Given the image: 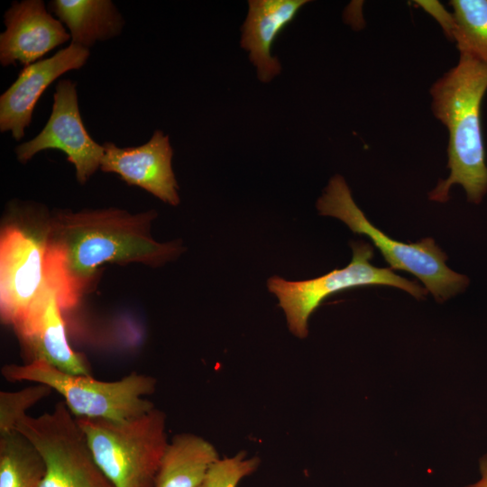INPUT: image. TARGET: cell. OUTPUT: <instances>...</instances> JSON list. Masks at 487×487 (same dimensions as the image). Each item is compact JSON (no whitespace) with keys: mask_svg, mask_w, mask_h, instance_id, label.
<instances>
[{"mask_svg":"<svg viewBox=\"0 0 487 487\" xmlns=\"http://www.w3.org/2000/svg\"><path fill=\"white\" fill-rule=\"evenodd\" d=\"M219 459L216 447L205 438L178 434L165 449L153 487H198Z\"/></svg>","mask_w":487,"mask_h":487,"instance_id":"9a60e30c","label":"cell"},{"mask_svg":"<svg viewBox=\"0 0 487 487\" xmlns=\"http://www.w3.org/2000/svg\"><path fill=\"white\" fill-rule=\"evenodd\" d=\"M4 23L5 30L0 34L2 66L31 65L71 39L41 0L14 2L5 13Z\"/></svg>","mask_w":487,"mask_h":487,"instance_id":"4fadbf2b","label":"cell"},{"mask_svg":"<svg viewBox=\"0 0 487 487\" xmlns=\"http://www.w3.org/2000/svg\"><path fill=\"white\" fill-rule=\"evenodd\" d=\"M156 215L110 207L61 211L49 217L46 273L55 283L62 309L79 302L106 263L158 267L179 255V243L152 238Z\"/></svg>","mask_w":487,"mask_h":487,"instance_id":"6da1fadb","label":"cell"},{"mask_svg":"<svg viewBox=\"0 0 487 487\" xmlns=\"http://www.w3.org/2000/svg\"><path fill=\"white\" fill-rule=\"evenodd\" d=\"M351 247L352 261L343 269L306 280L289 281L277 276L269 279L268 289L278 298L289 331L299 338L308 336L311 314L326 298L339 291L383 285L403 289L418 299L427 295V289L398 275L392 269L372 265L373 247L370 244L358 241L351 243Z\"/></svg>","mask_w":487,"mask_h":487,"instance_id":"8992f818","label":"cell"},{"mask_svg":"<svg viewBox=\"0 0 487 487\" xmlns=\"http://www.w3.org/2000/svg\"><path fill=\"white\" fill-rule=\"evenodd\" d=\"M60 150L67 155L76 170L77 180L84 184L100 168L105 153L88 134L83 124L76 88L69 79L60 80L53 95L51 116L44 128L33 139L15 149L17 160L26 163L44 150Z\"/></svg>","mask_w":487,"mask_h":487,"instance_id":"9c48e42d","label":"cell"},{"mask_svg":"<svg viewBox=\"0 0 487 487\" xmlns=\"http://www.w3.org/2000/svg\"><path fill=\"white\" fill-rule=\"evenodd\" d=\"M61 310L58 289L46 273L41 290L14 327L31 357L29 362L44 360L63 372L89 375L84 355L67 340Z\"/></svg>","mask_w":487,"mask_h":487,"instance_id":"30bf717a","label":"cell"},{"mask_svg":"<svg viewBox=\"0 0 487 487\" xmlns=\"http://www.w3.org/2000/svg\"><path fill=\"white\" fill-rule=\"evenodd\" d=\"M88 57V49L70 43L51 57L25 66L0 96L1 132H10L20 141L42 93L62 74L83 67Z\"/></svg>","mask_w":487,"mask_h":487,"instance_id":"7c38bea8","label":"cell"},{"mask_svg":"<svg viewBox=\"0 0 487 487\" xmlns=\"http://www.w3.org/2000/svg\"><path fill=\"white\" fill-rule=\"evenodd\" d=\"M15 430L43 459L41 487H115L96 464L84 431L64 401L51 412L24 416Z\"/></svg>","mask_w":487,"mask_h":487,"instance_id":"52a82bcc","label":"cell"},{"mask_svg":"<svg viewBox=\"0 0 487 487\" xmlns=\"http://www.w3.org/2000/svg\"><path fill=\"white\" fill-rule=\"evenodd\" d=\"M53 390L36 383L16 391L0 392V436L15 431L18 421L26 416V411L48 397Z\"/></svg>","mask_w":487,"mask_h":487,"instance_id":"d6986e66","label":"cell"},{"mask_svg":"<svg viewBox=\"0 0 487 487\" xmlns=\"http://www.w3.org/2000/svg\"><path fill=\"white\" fill-rule=\"evenodd\" d=\"M101 170L118 174L128 185L140 187L171 206L179 203V186L171 166L173 151L169 136L157 130L136 147L103 144Z\"/></svg>","mask_w":487,"mask_h":487,"instance_id":"8fae6325","label":"cell"},{"mask_svg":"<svg viewBox=\"0 0 487 487\" xmlns=\"http://www.w3.org/2000/svg\"><path fill=\"white\" fill-rule=\"evenodd\" d=\"M76 418L96 464L115 487H153L169 444L162 410L155 407L121 421Z\"/></svg>","mask_w":487,"mask_h":487,"instance_id":"5b68a950","label":"cell"},{"mask_svg":"<svg viewBox=\"0 0 487 487\" xmlns=\"http://www.w3.org/2000/svg\"><path fill=\"white\" fill-rule=\"evenodd\" d=\"M417 5L436 20L446 35L452 40L455 31V20L449 13L437 1H416Z\"/></svg>","mask_w":487,"mask_h":487,"instance_id":"44dd1931","label":"cell"},{"mask_svg":"<svg viewBox=\"0 0 487 487\" xmlns=\"http://www.w3.org/2000/svg\"><path fill=\"white\" fill-rule=\"evenodd\" d=\"M49 5L69 28L71 43L86 49L118 35L124 26L120 13L109 0H54Z\"/></svg>","mask_w":487,"mask_h":487,"instance_id":"2e32d148","label":"cell"},{"mask_svg":"<svg viewBox=\"0 0 487 487\" xmlns=\"http://www.w3.org/2000/svg\"><path fill=\"white\" fill-rule=\"evenodd\" d=\"M307 0H251L242 27L241 47L249 52V60L258 78L268 83L281 71L271 47L280 32L296 16Z\"/></svg>","mask_w":487,"mask_h":487,"instance_id":"5bb4252c","label":"cell"},{"mask_svg":"<svg viewBox=\"0 0 487 487\" xmlns=\"http://www.w3.org/2000/svg\"><path fill=\"white\" fill-rule=\"evenodd\" d=\"M455 41L460 54L487 63V0H452Z\"/></svg>","mask_w":487,"mask_h":487,"instance_id":"ac0fdd59","label":"cell"},{"mask_svg":"<svg viewBox=\"0 0 487 487\" xmlns=\"http://www.w3.org/2000/svg\"><path fill=\"white\" fill-rule=\"evenodd\" d=\"M10 382L33 381L59 392L76 418L127 420L153 408L145 397L156 391V379L133 372L120 380L105 381L90 375L63 372L44 360L6 364L1 369Z\"/></svg>","mask_w":487,"mask_h":487,"instance_id":"3957f363","label":"cell"},{"mask_svg":"<svg viewBox=\"0 0 487 487\" xmlns=\"http://www.w3.org/2000/svg\"><path fill=\"white\" fill-rule=\"evenodd\" d=\"M317 208L320 215L336 217L354 233L367 236L391 269L417 277L437 302L447 300L467 287L468 278L446 265V254L432 238L406 244L391 238L374 226L355 204L342 176L335 175L329 180L317 202Z\"/></svg>","mask_w":487,"mask_h":487,"instance_id":"277c9868","label":"cell"},{"mask_svg":"<svg viewBox=\"0 0 487 487\" xmlns=\"http://www.w3.org/2000/svg\"><path fill=\"white\" fill-rule=\"evenodd\" d=\"M259 464L258 457H247L245 452L219 459L210 467L198 487H237L242 479L257 470Z\"/></svg>","mask_w":487,"mask_h":487,"instance_id":"ffe728a7","label":"cell"},{"mask_svg":"<svg viewBox=\"0 0 487 487\" xmlns=\"http://www.w3.org/2000/svg\"><path fill=\"white\" fill-rule=\"evenodd\" d=\"M480 479L465 487H487V455H483L479 462Z\"/></svg>","mask_w":487,"mask_h":487,"instance_id":"7402d4cb","label":"cell"},{"mask_svg":"<svg viewBox=\"0 0 487 487\" xmlns=\"http://www.w3.org/2000/svg\"><path fill=\"white\" fill-rule=\"evenodd\" d=\"M42 457L20 432L0 436V487H41Z\"/></svg>","mask_w":487,"mask_h":487,"instance_id":"e0dca14e","label":"cell"},{"mask_svg":"<svg viewBox=\"0 0 487 487\" xmlns=\"http://www.w3.org/2000/svg\"><path fill=\"white\" fill-rule=\"evenodd\" d=\"M487 90V63L460 54L457 64L430 88L434 115L448 132L447 168L429 199L446 202L453 185H461L468 201L480 203L487 192V166L480 121L481 103Z\"/></svg>","mask_w":487,"mask_h":487,"instance_id":"7a4b0ae2","label":"cell"},{"mask_svg":"<svg viewBox=\"0 0 487 487\" xmlns=\"http://www.w3.org/2000/svg\"><path fill=\"white\" fill-rule=\"evenodd\" d=\"M48 221H12L1 229L0 310L3 321L13 326L45 280Z\"/></svg>","mask_w":487,"mask_h":487,"instance_id":"ba28073f","label":"cell"}]
</instances>
